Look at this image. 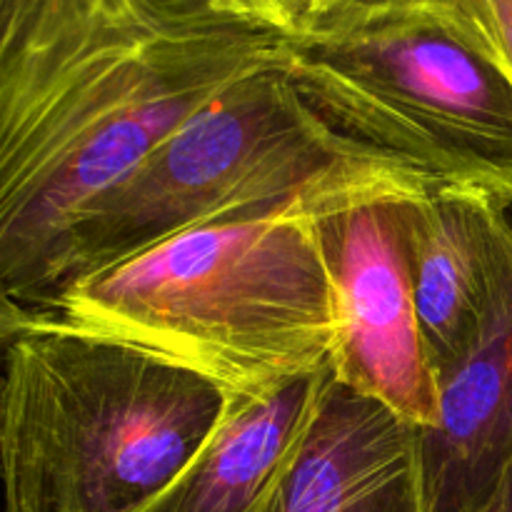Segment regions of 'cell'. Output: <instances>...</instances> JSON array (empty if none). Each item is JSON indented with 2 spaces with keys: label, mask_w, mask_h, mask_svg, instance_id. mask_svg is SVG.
Returning a JSON list of instances; mask_svg holds the SVG:
<instances>
[{
  "label": "cell",
  "mask_w": 512,
  "mask_h": 512,
  "mask_svg": "<svg viewBox=\"0 0 512 512\" xmlns=\"http://www.w3.org/2000/svg\"><path fill=\"white\" fill-rule=\"evenodd\" d=\"M290 48L225 0H0V285L50 313L80 215Z\"/></svg>",
  "instance_id": "cell-1"
},
{
  "label": "cell",
  "mask_w": 512,
  "mask_h": 512,
  "mask_svg": "<svg viewBox=\"0 0 512 512\" xmlns=\"http://www.w3.org/2000/svg\"><path fill=\"white\" fill-rule=\"evenodd\" d=\"M3 395H5V375L0 373V512H5V505H3Z\"/></svg>",
  "instance_id": "cell-16"
},
{
  "label": "cell",
  "mask_w": 512,
  "mask_h": 512,
  "mask_svg": "<svg viewBox=\"0 0 512 512\" xmlns=\"http://www.w3.org/2000/svg\"><path fill=\"white\" fill-rule=\"evenodd\" d=\"M430 193L440 190L330 128L290 83L288 68L268 70L193 115L80 215L65 248L60 293L93 270L205 223L323 218Z\"/></svg>",
  "instance_id": "cell-3"
},
{
  "label": "cell",
  "mask_w": 512,
  "mask_h": 512,
  "mask_svg": "<svg viewBox=\"0 0 512 512\" xmlns=\"http://www.w3.org/2000/svg\"><path fill=\"white\" fill-rule=\"evenodd\" d=\"M60 323L250 393L333 368L338 320L313 215L183 230L73 280Z\"/></svg>",
  "instance_id": "cell-2"
},
{
  "label": "cell",
  "mask_w": 512,
  "mask_h": 512,
  "mask_svg": "<svg viewBox=\"0 0 512 512\" xmlns=\"http://www.w3.org/2000/svg\"><path fill=\"white\" fill-rule=\"evenodd\" d=\"M330 373L225 393L198 450L135 512H258L293 460Z\"/></svg>",
  "instance_id": "cell-9"
},
{
  "label": "cell",
  "mask_w": 512,
  "mask_h": 512,
  "mask_svg": "<svg viewBox=\"0 0 512 512\" xmlns=\"http://www.w3.org/2000/svg\"><path fill=\"white\" fill-rule=\"evenodd\" d=\"M5 512H135L213 428L225 390L45 313L3 365Z\"/></svg>",
  "instance_id": "cell-4"
},
{
  "label": "cell",
  "mask_w": 512,
  "mask_h": 512,
  "mask_svg": "<svg viewBox=\"0 0 512 512\" xmlns=\"http://www.w3.org/2000/svg\"><path fill=\"white\" fill-rule=\"evenodd\" d=\"M258 512H425L420 428L330 373L293 460Z\"/></svg>",
  "instance_id": "cell-8"
},
{
  "label": "cell",
  "mask_w": 512,
  "mask_h": 512,
  "mask_svg": "<svg viewBox=\"0 0 512 512\" xmlns=\"http://www.w3.org/2000/svg\"><path fill=\"white\" fill-rule=\"evenodd\" d=\"M318 233L338 320L335 380L415 428H435L440 378L415 308L398 200L323 215Z\"/></svg>",
  "instance_id": "cell-6"
},
{
  "label": "cell",
  "mask_w": 512,
  "mask_h": 512,
  "mask_svg": "<svg viewBox=\"0 0 512 512\" xmlns=\"http://www.w3.org/2000/svg\"><path fill=\"white\" fill-rule=\"evenodd\" d=\"M398 223L420 328L443 380L512 305V210L430 193L398 203Z\"/></svg>",
  "instance_id": "cell-7"
},
{
  "label": "cell",
  "mask_w": 512,
  "mask_h": 512,
  "mask_svg": "<svg viewBox=\"0 0 512 512\" xmlns=\"http://www.w3.org/2000/svg\"><path fill=\"white\" fill-rule=\"evenodd\" d=\"M255 23L303 38L323 20V0H235Z\"/></svg>",
  "instance_id": "cell-12"
},
{
  "label": "cell",
  "mask_w": 512,
  "mask_h": 512,
  "mask_svg": "<svg viewBox=\"0 0 512 512\" xmlns=\"http://www.w3.org/2000/svg\"><path fill=\"white\" fill-rule=\"evenodd\" d=\"M443 3L445 0H323V20H320L315 30L330 28V25L355 23V20L375 18V15L400 13V10L438 8Z\"/></svg>",
  "instance_id": "cell-13"
},
{
  "label": "cell",
  "mask_w": 512,
  "mask_h": 512,
  "mask_svg": "<svg viewBox=\"0 0 512 512\" xmlns=\"http://www.w3.org/2000/svg\"><path fill=\"white\" fill-rule=\"evenodd\" d=\"M512 455V305L440 380L435 428L420 430L425 512H478Z\"/></svg>",
  "instance_id": "cell-10"
},
{
  "label": "cell",
  "mask_w": 512,
  "mask_h": 512,
  "mask_svg": "<svg viewBox=\"0 0 512 512\" xmlns=\"http://www.w3.org/2000/svg\"><path fill=\"white\" fill-rule=\"evenodd\" d=\"M43 320L45 313L18 303V300L0 285V365H5L10 350H13L20 340L28 338L30 333H35V330L43 325Z\"/></svg>",
  "instance_id": "cell-14"
},
{
  "label": "cell",
  "mask_w": 512,
  "mask_h": 512,
  "mask_svg": "<svg viewBox=\"0 0 512 512\" xmlns=\"http://www.w3.org/2000/svg\"><path fill=\"white\" fill-rule=\"evenodd\" d=\"M440 10L512 83V0H445Z\"/></svg>",
  "instance_id": "cell-11"
},
{
  "label": "cell",
  "mask_w": 512,
  "mask_h": 512,
  "mask_svg": "<svg viewBox=\"0 0 512 512\" xmlns=\"http://www.w3.org/2000/svg\"><path fill=\"white\" fill-rule=\"evenodd\" d=\"M288 78L353 143L440 193L512 210V83L440 5L293 38Z\"/></svg>",
  "instance_id": "cell-5"
},
{
  "label": "cell",
  "mask_w": 512,
  "mask_h": 512,
  "mask_svg": "<svg viewBox=\"0 0 512 512\" xmlns=\"http://www.w3.org/2000/svg\"><path fill=\"white\" fill-rule=\"evenodd\" d=\"M478 512H512V455L500 468L498 478H495L493 488H490L488 498Z\"/></svg>",
  "instance_id": "cell-15"
}]
</instances>
